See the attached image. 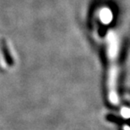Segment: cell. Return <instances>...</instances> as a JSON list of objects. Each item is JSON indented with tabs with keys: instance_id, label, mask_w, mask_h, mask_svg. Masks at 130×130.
I'll return each mask as SVG.
<instances>
[{
	"instance_id": "cell-1",
	"label": "cell",
	"mask_w": 130,
	"mask_h": 130,
	"mask_svg": "<svg viewBox=\"0 0 130 130\" xmlns=\"http://www.w3.org/2000/svg\"><path fill=\"white\" fill-rule=\"evenodd\" d=\"M124 129L125 130H129V128H128V127L127 126V125H125V127H124Z\"/></svg>"
}]
</instances>
